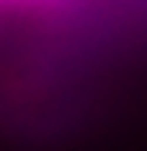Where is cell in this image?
Instances as JSON below:
<instances>
[{
	"instance_id": "6da1fadb",
	"label": "cell",
	"mask_w": 147,
	"mask_h": 151,
	"mask_svg": "<svg viewBox=\"0 0 147 151\" xmlns=\"http://www.w3.org/2000/svg\"><path fill=\"white\" fill-rule=\"evenodd\" d=\"M4 4H48V0H4Z\"/></svg>"
}]
</instances>
